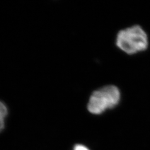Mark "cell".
Here are the masks:
<instances>
[{
	"label": "cell",
	"mask_w": 150,
	"mask_h": 150,
	"mask_svg": "<svg viewBox=\"0 0 150 150\" xmlns=\"http://www.w3.org/2000/svg\"><path fill=\"white\" fill-rule=\"evenodd\" d=\"M74 150H89V149L83 145H76L74 147Z\"/></svg>",
	"instance_id": "obj_4"
},
{
	"label": "cell",
	"mask_w": 150,
	"mask_h": 150,
	"mask_svg": "<svg viewBox=\"0 0 150 150\" xmlns=\"http://www.w3.org/2000/svg\"><path fill=\"white\" fill-rule=\"evenodd\" d=\"M121 99V93L118 87L113 85H106L92 92L87 108L91 114L99 115L107 110L116 107Z\"/></svg>",
	"instance_id": "obj_2"
},
{
	"label": "cell",
	"mask_w": 150,
	"mask_h": 150,
	"mask_svg": "<svg viewBox=\"0 0 150 150\" xmlns=\"http://www.w3.org/2000/svg\"><path fill=\"white\" fill-rule=\"evenodd\" d=\"M8 110L5 103L0 101V132H1L5 125V119L8 115Z\"/></svg>",
	"instance_id": "obj_3"
},
{
	"label": "cell",
	"mask_w": 150,
	"mask_h": 150,
	"mask_svg": "<svg viewBox=\"0 0 150 150\" xmlns=\"http://www.w3.org/2000/svg\"><path fill=\"white\" fill-rule=\"evenodd\" d=\"M149 44L147 33L139 25L122 29L116 35L117 47L129 55L145 51L148 48Z\"/></svg>",
	"instance_id": "obj_1"
}]
</instances>
